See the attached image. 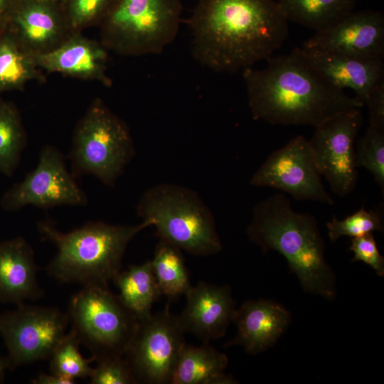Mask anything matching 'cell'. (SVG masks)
<instances>
[{
	"mask_svg": "<svg viewBox=\"0 0 384 384\" xmlns=\"http://www.w3.org/2000/svg\"><path fill=\"white\" fill-rule=\"evenodd\" d=\"M187 23L193 57L220 73L267 60L289 33L288 21L274 0H198Z\"/></svg>",
	"mask_w": 384,
	"mask_h": 384,
	"instance_id": "cell-1",
	"label": "cell"
},
{
	"mask_svg": "<svg viewBox=\"0 0 384 384\" xmlns=\"http://www.w3.org/2000/svg\"><path fill=\"white\" fill-rule=\"evenodd\" d=\"M261 70H243L248 105L255 120L273 125L314 127L363 105L311 65L300 48L267 59Z\"/></svg>",
	"mask_w": 384,
	"mask_h": 384,
	"instance_id": "cell-2",
	"label": "cell"
},
{
	"mask_svg": "<svg viewBox=\"0 0 384 384\" xmlns=\"http://www.w3.org/2000/svg\"><path fill=\"white\" fill-rule=\"evenodd\" d=\"M247 234L264 252L282 255L305 292L335 299L336 276L325 260V243L314 215L295 211L289 198L277 193L254 206Z\"/></svg>",
	"mask_w": 384,
	"mask_h": 384,
	"instance_id": "cell-3",
	"label": "cell"
},
{
	"mask_svg": "<svg viewBox=\"0 0 384 384\" xmlns=\"http://www.w3.org/2000/svg\"><path fill=\"white\" fill-rule=\"evenodd\" d=\"M150 226L152 223L149 220L137 225L91 221L64 233L51 221L42 220L38 224L39 233L57 248L55 255L46 267V272L61 283L108 287L121 271L129 242Z\"/></svg>",
	"mask_w": 384,
	"mask_h": 384,
	"instance_id": "cell-4",
	"label": "cell"
},
{
	"mask_svg": "<svg viewBox=\"0 0 384 384\" xmlns=\"http://www.w3.org/2000/svg\"><path fill=\"white\" fill-rule=\"evenodd\" d=\"M137 214L149 220L156 235L196 256H208L222 249L214 216L192 189L159 183L147 189L137 206Z\"/></svg>",
	"mask_w": 384,
	"mask_h": 384,
	"instance_id": "cell-5",
	"label": "cell"
},
{
	"mask_svg": "<svg viewBox=\"0 0 384 384\" xmlns=\"http://www.w3.org/2000/svg\"><path fill=\"white\" fill-rule=\"evenodd\" d=\"M135 154L127 124L100 100L78 123L68 158L76 178L92 175L112 187Z\"/></svg>",
	"mask_w": 384,
	"mask_h": 384,
	"instance_id": "cell-6",
	"label": "cell"
},
{
	"mask_svg": "<svg viewBox=\"0 0 384 384\" xmlns=\"http://www.w3.org/2000/svg\"><path fill=\"white\" fill-rule=\"evenodd\" d=\"M181 0H116L103 18L104 46L127 55L158 54L176 38Z\"/></svg>",
	"mask_w": 384,
	"mask_h": 384,
	"instance_id": "cell-7",
	"label": "cell"
},
{
	"mask_svg": "<svg viewBox=\"0 0 384 384\" xmlns=\"http://www.w3.org/2000/svg\"><path fill=\"white\" fill-rule=\"evenodd\" d=\"M67 314L71 330L96 362L123 357L139 322L117 295L97 285L77 292Z\"/></svg>",
	"mask_w": 384,
	"mask_h": 384,
	"instance_id": "cell-8",
	"label": "cell"
},
{
	"mask_svg": "<svg viewBox=\"0 0 384 384\" xmlns=\"http://www.w3.org/2000/svg\"><path fill=\"white\" fill-rule=\"evenodd\" d=\"M178 315L165 309L139 319L124 355L136 383L166 384L186 344Z\"/></svg>",
	"mask_w": 384,
	"mask_h": 384,
	"instance_id": "cell-9",
	"label": "cell"
},
{
	"mask_svg": "<svg viewBox=\"0 0 384 384\" xmlns=\"http://www.w3.org/2000/svg\"><path fill=\"white\" fill-rule=\"evenodd\" d=\"M68 314L56 307L18 305L0 314V335L11 368L49 359L67 334Z\"/></svg>",
	"mask_w": 384,
	"mask_h": 384,
	"instance_id": "cell-10",
	"label": "cell"
},
{
	"mask_svg": "<svg viewBox=\"0 0 384 384\" xmlns=\"http://www.w3.org/2000/svg\"><path fill=\"white\" fill-rule=\"evenodd\" d=\"M38 158L36 167L2 196L0 203L4 210L17 211L29 205L48 209L87 203V196L67 169L64 156L57 148L44 146Z\"/></svg>",
	"mask_w": 384,
	"mask_h": 384,
	"instance_id": "cell-11",
	"label": "cell"
},
{
	"mask_svg": "<svg viewBox=\"0 0 384 384\" xmlns=\"http://www.w3.org/2000/svg\"><path fill=\"white\" fill-rule=\"evenodd\" d=\"M362 124L361 108H353L316 127L309 140L319 172L341 197L356 186L355 142Z\"/></svg>",
	"mask_w": 384,
	"mask_h": 384,
	"instance_id": "cell-12",
	"label": "cell"
},
{
	"mask_svg": "<svg viewBox=\"0 0 384 384\" xmlns=\"http://www.w3.org/2000/svg\"><path fill=\"white\" fill-rule=\"evenodd\" d=\"M250 183L279 190L298 201L334 203L322 183L309 141L301 135L271 153Z\"/></svg>",
	"mask_w": 384,
	"mask_h": 384,
	"instance_id": "cell-13",
	"label": "cell"
},
{
	"mask_svg": "<svg viewBox=\"0 0 384 384\" xmlns=\"http://www.w3.org/2000/svg\"><path fill=\"white\" fill-rule=\"evenodd\" d=\"M361 58L384 57V16L372 10L352 11L302 46Z\"/></svg>",
	"mask_w": 384,
	"mask_h": 384,
	"instance_id": "cell-14",
	"label": "cell"
},
{
	"mask_svg": "<svg viewBox=\"0 0 384 384\" xmlns=\"http://www.w3.org/2000/svg\"><path fill=\"white\" fill-rule=\"evenodd\" d=\"M185 295L186 306L178 315L184 332L193 334L203 343L223 337L237 309L230 287L200 282Z\"/></svg>",
	"mask_w": 384,
	"mask_h": 384,
	"instance_id": "cell-15",
	"label": "cell"
},
{
	"mask_svg": "<svg viewBox=\"0 0 384 384\" xmlns=\"http://www.w3.org/2000/svg\"><path fill=\"white\" fill-rule=\"evenodd\" d=\"M309 63L340 89L354 91L363 105L373 88L384 80L382 59L300 48Z\"/></svg>",
	"mask_w": 384,
	"mask_h": 384,
	"instance_id": "cell-16",
	"label": "cell"
},
{
	"mask_svg": "<svg viewBox=\"0 0 384 384\" xmlns=\"http://www.w3.org/2000/svg\"><path fill=\"white\" fill-rule=\"evenodd\" d=\"M290 321L289 312L274 301H246L236 309L233 319L237 334L224 346H240L247 353H261L278 340Z\"/></svg>",
	"mask_w": 384,
	"mask_h": 384,
	"instance_id": "cell-17",
	"label": "cell"
},
{
	"mask_svg": "<svg viewBox=\"0 0 384 384\" xmlns=\"http://www.w3.org/2000/svg\"><path fill=\"white\" fill-rule=\"evenodd\" d=\"M34 57L38 67L48 72L110 84L106 75L105 46L82 36L66 38L53 49Z\"/></svg>",
	"mask_w": 384,
	"mask_h": 384,
	"instance_id": "cell-18",
	"label": "cell"
},
{
	"mask_svg": "<svg viewBox=\"0 0 384 384\" xmlns=\"http://www.w3.org/2000/svg\"><path fill=\"white\" fill-rule=\"evenodd\" d=\"M53 4L26 0L15 6L7 21L11 28L9 33L33 55L49 51L66 38L63 22Z\"/></svg>",
	"mask_w": 384,
	"mask_h": 384,
	"instance_id": "cell-19",
	"label": "cell"
},
{
	"mask_svg": "<svg viewBox=\"0 0 384 384\" xmlns=\"http://www.w3.org/2000/svg\"><path fill=\"white\" fill-rule=\"evenodd\" d=\"M43 295L34 253L27 240L16 237L0 242V302L18 306Z\"/></svg>",
	"mask_w": 384,
	"mask_h": 384,
	"instance_id": "cell-20",
	"label": "cell"
},
{
	"mask_svg": "<svg viewBox=\"0 0 384 384\" xmlns=\"http://www.w3.org/2000/svg\"><path fill=\"white\" fill-rule=\"evenodd\" d=\"M228 363L225 354L203 343L185 344L174 370L171 384H233L237 380L225 373Z\"/></svg>",
	"mask_w": 384,
	"mask_h": 384,
	"instance_id": "cell-21",
	"label": "cell"
},
{
	"mask_svg": "<svg viewBox=\"0 0 384 384\" xmlns=\"http://www.w3.org/2000/svg\"><path fill=\"white\" fill-rule=\"evenodd\" d=\"M113 282L119 290L117 296L121 302L138 319L150 315L154 303L161 296L151 260L120 271Z\"/></svg>",
	"mask_w": 384,
	"mask_h": 384,
	"instance_id": "cell-22",
	"label": "cell"
},
{
	"mask_svg": "<svg viewBox=\"0 0 384 384\" xmlns=\"http://www.w3.org/2000/svg\"><path fill=\"white\" fill-rule=\"evenodd\" d=\"M356 0H279L287 21L316 32L332 26L353 11Z\"/></svg>",
	"mask_w": 384,
	"mask_h": 384,
	"instance_id": "cell-23",
	"label": "cell"
},
{
	"mask_svg": "<svg viewBox=\"0 0 384 384\" xmlns=\"http://www.w3.org/2000/svg\"><path fill=\"white\" fill-rule=\"evenodd\" d=\"M151 264L161 295L169 302L185 294L192 286L181 250L172 244L159 240Z\"/></svg>",
	"mask_w": 384,
	"mask_h": 384,
	"instance_id": "cell-24",
	"label": "cell"
},
{
	"mask_svg": "<svg viewBox=\"0 0 384 384\" xmlns=\"http://www.w3.org/2000/svg\"><path fill=\"white\" fill-rule=\"evenodd\" d=\"M34 55L9 33L0 36V93L22 88L38 77Z\"/></svg>",
	"mask_w": 384,
	"mask_h": 384,
	"instance_id": "cell-25",
	"label": "cell"
},
{
	"mask_svg": "<svg viewBox=\"0 0 384 384\" xmlns=\"http://www.w3.org/2000/svg\"><path fill=\"white\" fill-rule=\"evenodd\" d=\"M26 145L20 114L11 104L0 99V173L13 176Z\"/></svg>",
	"mask_w": 384,
	"mask_h": 384,
	"instance_id": "cell-26",
	"label": "cell"
},
{
	"mask_svg": "<svg viewBox=\"0 0 384 384\" xmlns=\"http://www.w3.org/2000/svg\"><path fill=\"white\" fill-rule=\"evenodd\" d=\"M80 343L70 330L54 349L50 357V373L76 380L90 377L94 359L84 358L79 350Z\"/></svg>",
	"mask_w": 384,
	"mask_h": 384,
	"instance_id": "cell-27",
	"label": "cell"
},
{
	"mask_svg": "<svg viewBox=\"0 0 384 384\" xmlns=\"http://www.w3.org/2000/svg\"><path fill=\"white\" fill-rule=\"evenodd\" d=\"M355 164L373 176L384 194V131L368 126L355 144Z\"/></svg>",
	"mask_w": 384,
	"mask_h": 384,
	"instance_id": "cell-28",
	"label": "cell"
},
{
	"mask_svg": "<svg viewBox=\"0 0 384 384\" xmlns=\"http://www.w3.org/2000/svg\"><path fill=\"white\" fill-rule=\"evenodd\" d=\"M328 235L332 241L342 236H361L374 231L383 232V204L377 209L366 210L364 206L343 220L333 215L326 223Z\"/></svg>",
	"mask_w": 384,
	"mask_h": 384,
	"instance_id": "cell-29",
	"label": "cell"
},
{
	"mask_svg": "<svg viewBox=\"0 0 384 384\" xmlns=\"http://www.w3.org/2000/svg\"><path fill=\"white\" fill-rule=\"evenodd\" d=\"M89 378L91 384L136 383L124 356L97 361Z\"/></svg>",
	"mask_w": 384,
	"mask_h": 384,
	"instance_id": "cell-30",
	"label": "cell"
},
{
	"mask_svg": "<svg viewBox=\"0 0 384 384\" xmlns=\"http://www.w3.org/2000/svg\"><path fill=\"white\" fill-rule=\"evenodd\" d=\"M116 0H70L69 23L79 28L105 16Z\"/></svg>",
	"mask_w": 384,
	"mask_h": 384,
	"instance_id": "cell-31",
	"label": "cell"
},
{
	"mask_svg": "<svg viewBox=\"0 0 384 384\" xmlns=\"http://www.w3.org/2000/svg\"><path fill=\"white\" fill-rule=\"evenodd\" d=\"M349 250L354 253L351 262L362 261L372 267L379 276L384 275V257L380 254L372 233L353 238Z\"/></svg>",
	"mask_w": 384,
	"mask_h": 384,
	"instance_id": "cell-32",
	"label": "cell"
},
{
	"mask_svg": "<svg viewBox=\"0 0 384 384\" xmlns=\"http://www.w3.org/2000/svg\"><path fill=\"white\" fill-rule=\"evenodd\" d=\"M365 105L368 110L369 126L384 131V80L373 88Z\"/></svg>",
	"mask_w": 384,
	"mask_h": 384,
	"instance_id": "cell-33",
	"label": "cell"
},
{
	"mask_svg": "<svg viewBox=\"0 0 384 384\" xmlns=\"http://www.w3.org/2000/svg\"><path fill=\"white\" fill-rule=\"evenodd\" d=\"M34 384H74L75 380L50 373H41L32 380Z\"/></svg>",
	"mask_w": 384,
	"mask_h": 384,
	"instance_id": "cell-34",
	"label": "cell"
},
{
	"mask_svg": "<svg viewBox=\"0 0 384 384\" xmlns=\"http://www.w3.org/2000/svg\"><path fill=\"white\" fill-rule=\"evenodd\" d=\"M15 0H0V26L3 28L15 8Z\"/></svg>",
	"mask_w": 384,
	"mask_h": 384,
	"instance_id": "cell-35",
	"label": "cell"
},
{
	"mask_svg": "<svg viewBox=\"0 0 384 384\" xmlns=\"http://www.w3.org/2000/svg\"><path fill=\"white\" fill-rule=\"evenodd\" d=\"M6 367V361H4L0 356V383L4 380L5 370Z\"/></svg>",
	"mask_w": 384,
	"mask_h": 384,
	"instance_id": "cell-36",
	"label": "cell"
},
{
	"mask_svg": "<svg viewBox=\"0 0 384 384\" xmlns=\"http://www.w3.org/2000/svg\"><path fill=\"white\" fill-rule=\"evenodd\" d=\"M38 1H46V2H50V3H56V2H60V1H64L65 0H38Z\"/></svg>",
	"mask_w": 384,
	"mask_h": 384,
	"instance_id": "cell-37",
	"label": "cell"
},
{
	"mask_svg": "<svg viewBox=\"0 0 384 384\" xmlns=\"http://www.w3.org/2000/svg\"><path fill=\"white\" fill-rule=\"evenodd\" d=\"M1 29H2V27L0 26V33L1 31H2Z\"/></svg>",
	"mask_w": 384,
	"mask_h": 384,
	"instance_id": "cell-38",
	"label": "cell"
}]
</instances>
